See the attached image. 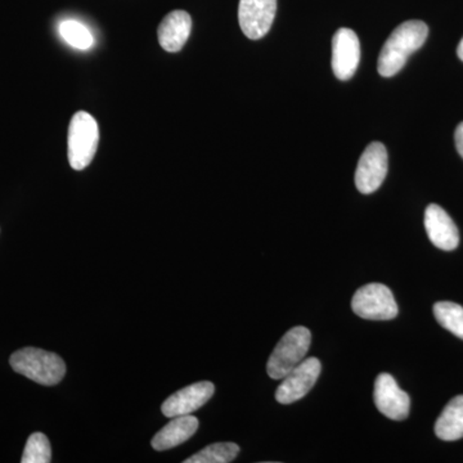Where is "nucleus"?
<instances>
[{
  "mask_svg": "<svg viewBox=\"0 0 463 463\" xmlns=\"http://www.w3.org/2000/svg\"><path fill=\"white\" fill-rule=\"evenodd\" d=\"M428 35L429 27L422 21H405L399 25L390 33L388 41L380 52L377 62L379 74L383 78L397 75L407 63L411 54L425 44Z\"/></svg>",
  "mask_w": 463,
  "mask_h": 463,
  "instance_id": "obj_1",
  "label": "nucleus"
},
{
  "mask_svg": "<svg viewBox=\"0 0 463 463\" xmlns=\"http://www.w3.org/2000/svg\"><path fill=\"white\" fill-rule=\"evenodd\" d=\"M9 364L17 373L44 386L57 385L66 374L65 361L60 355L36 347L17 350Z\"/></svg>",
  "mask_w": 463,
  "mask_h": 463,
  "instance_id": "obj_2",
  "label": "nucleus"
},
{
  "mask_svg": "<svg viewBox=\"0 0 463 463\" xmlns=\"http://www.w3.org/2000/svg\"><path fill=\"white\" fill-rule=\"evenodd\" d=\"M310 341L312 334L303 326H298L286 332L274 347L267 364V373L270 379L282 380L289 371L300 364L309 352Z\"/></svg>",
  "mask_w": 463,
  "mask_h": 463,
  "instance_id": "obj_3",
  "label": "nucleus"
},
{
  "mask_svg": "<svg viewBox=\"0 0 463 463\" xmlns=\"http://www.w3.org/2000/svg\"><path fill=\"white\" fill-rule=\"evenodd\" d=\"M99 129L96 118L85 111L76 112L69 128V163L74 170H84L96 156Z\"/></svg>",
  "mask_w": 463,
  "mask_h": 463,
  "instance_id": "obj_4",
  "label": "nucleus"
},
{
  "mask_svg": "<svg viewBox=\"0 0 463 463\" xmlns=\"http://www.w3.org/2000/svg\"><path fill=\"white\" fill-rule=\"evenodd\" d=\"M353 312L370 321H390L398 316L394 295L388 286L370 283L355 292L352 300Z\"/></svg>",
  "mask_w": 463,
  "mask_h": 463,
  "instance_id": "obj_5",
  "label": "nucleus"
},
{
  "mask_svg": "<svg viewBox=\"0 0 463 463\" xmlns=\"http://www.w3.org/2000/svg\"><path fill=\"white\" fill-rule=\"evenodd\" d=\"M389 157L385 146L373 142L367 146L358 161L355 172L356 190L364 194L376 192L388 174Z\"/></svg>",
  "mask_w": 463,
  "mask_h": 463,
  "instance_id": "obj_6",
  "label": "nucleus"
},
{
  "mask_svg": "<svg viewBox=\"0 0 463 463\" xmlns=\"http://www.w3.org/2000/svg\"><path fill=\"white\" fill-rule=\"evenodd\" d=\"M321 362L317 358L304 359L294 370L283 377L276 392V401L281 404H292L306 397L321 374Z\"/></svg>",
  "mask_w": 463,
  "mask_h": 463,
  "instance_id": "obj_7",
  "label": "nucleus"
},
{
  "mask_svg": "<svg viewBox=\"0 0 463 463\" xmlns=\"http://www.w3.org/2000/svg\"><path fill=\"white\" fill-rule=\"evenodd\" d=\"M374 404L383 416L402 421L410 414V395L399 388L397 381L389 373H380L374 383Z\"/></svg>",
  "mask_w": 463,
  "mask_h": 463,
  "instance_id": "obj_8",
  "label": "nucleus"
},
{
  "mask_svg": "<svg viewBox=\"0 0 463 463\" xmlns=\"http://www.w3.org/2000/svg\"><path fill=\"white\" fill-rule=\"evenodd\" d=\"M276 12L277 0H240L241 29L251 41L264 38L273 25Z\"/></svg>",
  "mask_w": 463,
  "mask_h": 463,
  "instance_id": "obj_9",
  "label": "nucleus"
},
{
  "mask_svg": "<svg viewBox=\"0 0 463 463\" xmlns=\"http://www.w3.org/2000/svg\"><path fill=\"white\" fill-rule=\"evenodd\" d=\"M361 61V43L353 30H337L332 41V70L339 80H349L354 76Z\"/></svg>",
  "mask_w": 463,
  "mask_h": 463,
  "instance_id": "obj_10",
  "label": "nucleus"
},
{
  "mask_svg": "<svg viewBox=\"0 0 463 463\" xmlns=\"http://www.w3.org/2000/svg\"><path fill=\"white\" fill-rule=\"evenodd\" d=\"M215 386L210 381H201V383H192L187 388L174 392L161 405V412L164 416L178 417L187 416L200 410L205 405L210 398L214 395Z\"/></svg>",
  "mask_w": 463,
  "mask_h": 463,
  "instance_id": "obj_11",
  "label": "nucleus"
},
{
  "mask_svg": "<svg viewBox=\"0 0 463 463\" xmlns=\"http://www.w3.org/2000/svg\"><path fill=\"white\" fill-rule=\"evenodd\" d=\"M425 228L432 245L444 251H453L459 243L458 230L443 207L428 206L425 212Z\"/></svg>",
  "mask_w": 463,
  "mask_h": 463,
  "instance_id": "obj_12",
  "label": "nucleus"
},
{
  "mask_svg": "<svg viewBox=\"0 0 463 463\" xmlns=\"http://www.w3.org/2000/svg\"><path fill=\"white\" fill-rule=\"evenodd\" d=\"M192 30V18L185 11H173L158 26L157 36L161 48L169 52V53H176L182 51L190 38Z\"/></svg>",
  "mask_w": 463,
  "mask_h": 463,
  "instance_id": "obj_13",
  "label": "nucleus"
},
{
  "mask_svg": "<svg viewBox=\"0 0 463 463\" xmlns=\"http://www.w3.org/2000/svg\"><path fill=\"white\" fill-rule=\"evenodd\" d=\"M199 429V420L192 414L173 417L172 421L164 426L152 439L154 449L167 450L181 446L188 439L194 437Z\"/></svg>",
  "mask_w": 463,
  "mask_h": 463,
  "instance_id": "obj_14",
  "label": "nucleus"
},
{
  "mask_svg": "<svg viewBox=\"0 0 463 463\" xmlns=\"http://www.w3.org/2000/svg\"><path fill=\"white\" fill-rule=\"evenodd\" d=\"M435 434L441 440L455 441L463 438V395L453 398L435 423Z\"/></svg>",
  "mask_w": 463,
  "mask_h": 463,
  "instance_id": "obj_15",
  "label": "nucleus"
},
{
  "mask_svg": "<svg viewBox=\"0 0 463 463\" xmlns=\"http://www.w3.org/2000/svg\"><path fill=\"white\" fill-rule=\"evenodd\" d=\"M434 316L441 327L463 340V307L452 301H439L434 306Z\"/></svg>",
  "mask_w": 463,
  "mask_h": 463,
  "instance_id": "obj_16",
  "label": "nucleus"
},
{
  "mask_svg": "<svg viewBox=\"0 0 463 463\" xmlns=\"http://www.w3.org/2000/svg\"><path fill=\"white\" fill-rule=\"evenodd\" d=\"M240 447L234 443H214L185 459V463H230L239 456Z\"/></svg>",
  "mask_w": 463,
  "mask_h": 463,
  "instance_id": "obj_17",
  "label": "nucleus"
},
{
  "mask_svg": "<svg viewBox=\"0 0 463 463\" xmlns=\"http://www.w3.org/2000/svg\"><path fill=\"white\" fill-rule=\"evenodd\" d=\"M60 35L67 44L76 50L87 51L93 47V35L83 24L78 23V21H63L60 25Z\"/></svg>",
  "mask_w": 463,
  "mask_h": 463,
  "instance_id": "obj_18",
  "label": "nucleus"
},
{
  "mask_svg": "<svg viewBox=\"0 0 463 463\" xmlns=\"http://www.w3.org/2000/svg\"><path fill=\"white\" fill-rule=\"evenodd\" d=\"M52 461L51 443L43 432H35L27 439L24 450L23 463H50Z\"/></svg>",
  "mask_w": 463,
  "mask_h": 463,
  "instance_id": "obj_19",
  "label": "nucleus"
},
{
  "mask_svg": "<svg viewBox=\"0 0 463 463\" xmlns=\"http://www.w3.org/2000/svg\"><path fill=\"white\" fill-rule=\"evenodd\" d=\"M455 141L457 151H458V154L461 155V157L463 158V123L459 124L458 127H457L455 133Z\"/></svg>",
  "mask_w": 463,
  "mask_h": 463,
  "instance_id": "obj_20",
  "label": "nucleus"
},
{
  "mask_svg": "<svg viewBox=\"0 0 463 463\" xmlns=\"http://www.w3.org/2000/svg\"><path fill=\"white\" fill-rule=\"evenodd\" d=\"M457 54H458L459 60L463 62V38L462 41L459 42L458 48H457Z\"/></svg>",
  "mask_w": 463,
  "mask_h": 463,
  "instance_id": "obj_21",
  "label": "nucleus"
}]
</instances>
